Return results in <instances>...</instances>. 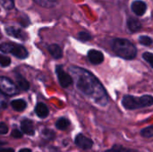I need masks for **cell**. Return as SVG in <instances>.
Instances as JSON below:
<instances>
[{
	"label": "cell",
	"instance_id": "obj_1",
	"mask_svg": "<svg viewBox=\"0 0 153 152\" xmlns=\"http://www.w3.org/2000/svg\"><path fill=\"white\" fill-rule=\"evenodd\" d=\"M69 71L77 89L85 96L100 106H106L108 103V96L106 90L91 72L77 66L70 67Z\"/></svg>",
	"mask_w": 153,
	"mask_h": 152
},
{
	"label": "cell",
	"instance_id": "obj_2",
	"mask_svg": "<svg viewBox=\"0 0 153 152\" xmlns=\"http://www.w3.org/2000/svg\"><path fill=\"white\" fill-rule=\"evenodd\" d=\"M112 49L116 55L126 60L134 59L137 54L135 46L126 39H115L112 41Z\"/></svg>",
	"mask_w": 153,
	"mask_h": 152
},
{
	"label": "cell",
	"instance_id": "obj_3",
	"mask_svg": "<svg viewBox=\"0 0 153 152\" xmlns=\"http://www.w3.org/2000/svg\"><path fill=\"white\" fill-rule=\"evenodd\" d=\"M122 105L128 110H134L142 108H147L153 105V97L151 95H144L140 98L126 95L122 99Z\"/></svg>",
	"mask_w": 153,
	"mask_h": 152
},
{
	"label": "cell",
	"instance_id": "obj_4",
	"mask_svg": "<svg viewBox=\"0 0 153 152\" xmlns=\"http://www.w3.org/2000/svg\"><path fill=\"white\" fill-rule=\"evenodd\" d=\"M0 51H2L3 53L12 54L19 59H25L29 55L27 49L23 46L12 42L2 43L0 45Z\"/></svg>",
	"mask_w": 153,
	"mask_h": 152
},
{
	"label": "cell",
	"instance_id": "obj_5",
	"mask_svg": "<svg viewBox=\"0 0 153 152\" xmlns=\"http://www.w3.org/2000/svg\"><path fill=\"white\" fill-rule=\"evenodd\" d=\"M0 92L5 96H13L19 92L18 87L9 78L0 76Z\"/></svg>",
	"mask_w": 153,
	"mask_h": 152
},
{
	"label": "cell",
	"instance_id": "obj_6",
	"mask_svg": "<svg viewBox=\"0 0 153 152\" xmlns=\"http://www.w3.org/2000/svg\"><path fill=\"white\" fill-rule=\"evenodd\" d=\"M56 73L59 83L63 88H67L73 84L74 81H73L72 76L69 73H67L66 72H65L64 69L62 68V66L57 65L56 67Z\"/></svg>",
	"mask_w": 153,
	"mask_h": 152
},
{
	"label": "cell",
	"instance_id": "obj_7",
	"mask_svg": "<svg viewBox=\"0 0 153 152\" xmlns=\"http://www.w3.org/2000/svg\"><path fill=\"white\" fill-rule=\"evenodd\" d=\"M74 142L79 148H81L82 150H90L93 146V142L90 138L86 137L85 135H83L82 133L78 134L75 137Z\"/></svg>",
	"mask_w": 153,
	"mask_h": 152
},
{
	"label": "cell",
	"instance_id": "obj_8",
	"mask_svg": "<svg viewBox=\"0 0 153 152\" xmlns=\"http://www.w3.org/2000/svg\"><path fill=\"white\" fill-rule=\"evenodd\" d=\"M21 129H22V133H25L27 135L33 136L35 134V128H34L33 122L30 119L24 118L23 120H22Z\"/></svg>",
	"mask_w": 153,
	"mask_h": 152
},
{
	"label": "cell",
	"instance_id": "obj_9",
	"mask_svg": "<svg viewBox=\"0 0 153 152\" xmlns=\"http://www.w3.org/2000/svg\"><path fill=\"white\" fill-rule=\"evenodd\" d=\"M88 58L90 62L93 65H100L104 61V55L102 52L96 50V49H91L88 52Z\"/></svg>",
	"mask_w": 153,
	"mask_h": 152
},
{
	"label": "cell",
	"instance_id": "obj_10",
	"mask_svg": "<svg viewBox=\"0 0 153 152\" xmlns=\"http://www.w3.org/2000/svg\"><path fill=\"white\" fill-rule=\"evenodd\" d=\"M146 9H147V4L145 2H143L142 0H135L132 4L133 12L139 16L143 15L146 12Z\"/></svg>",
	"mask_w": 153,
	"mask_h": 152
},
{
	"label": "cell",
	"instance_id": "obj_11",
	"mask_svg": "<svg viewBox=\"0 0 153 152\" xmlns=\"http://www.w3.org/2000/svg\"><path fill=\"white\" fill-rule=\"evenodd\" d=\"M5 30H6V32H7L8 35L12 36L13 38L22 39V40H26L27 38H28L27 34L24 31H22L20 29L14 28V27H6Z\"/></svg>",
	"mask_w": 153,
	"mask_h": 152
},
{
	"label": "cell",
	"instance_id": "obj_12",
	"mask_svg": "<svg viewBox=\"0 0 153 152\" xmlns=\"http://www.w3.org/2000/svg\"><path fill=\"white\" fill-rule=\"evenodd\" d=\"M15 81L18 87L22 90H28L30 89V83L20 73H15Z\"/></svg>",
	"mask_w": 153,
	"mask_h": 152
},
{
	"label": "cell",
	"instance_id": "obj_13",
	"mask_svg": "<svg viewBox=\"0 0 153 152\" xmlns=\"http://www.w3.org/2000/svg\"><path fill=\"white\" fill-rule=\"evenodd\" d=\"M35 112H36L37 116H38L39 117H40V118H45V117H47V116H48V113H49L48 107H47L45 104H43V103H39V104L36 106V108H35Z\"/></svg>",
	"mask_w": 153,
	"mask_h": 152
},
{
	"label": "cell",
	"instance_id": "obj_14",
	"mask_svg": "<svg viewBox=\"0 0 153 152\" xmlns=\"http://www.w3.org/2000/svg\"><path fill=\"white\" fill-rule=\"evenodd\" d=\"M48 51H49L50 55H51L54 58H56V59H59V58H61L62 56H63V52H62L61 47H60L58 45H56V44H52V45H50V46L48 47Z\"/></svg>",
	"mask_w": 153,
	"mask_h": 152
},
{
	"label": "cell",
	"instance_id": "obj_15",
	"mask_svg": "<svg viewBox=\"0 0 153 152\" xmlns=\"http://www.w3.org/2000/svg\"><path fill=\"white\" fill-rule=\"evenodd\" d=\"M127 26H128L129 30L133 32H136V31L140 30L142 28L141 22L134 18H129L127 20Z\"/></svg>",
	"mask_w": 153,
	"mask_h": 152
},
{
	"label": "cell",
	"instance_id": "obj_16",
	"mask_svg": "<svg viewBox=\"0 0 153 152\" xmlns=\"http://www.w3.org/2000/svg\"><path fill=\"white\" fill-rule=\"evenodd\" d=\"M11 107L18 112L23 111L26 107H27V103L23 100V99H14L11 102Z\"/></svg>",
	"mask_w": 153,
	"mask_h": 152
},
{
	"label": "cell",
	"instance_id": "obj_17",
	"mask_svg": "<svg viewBox=\"0 0 153 152\" xmlns=\"http://www.w3.org/2000/svg\"><path fill=\"white\" fill-rule=\"evenodd\" d=\"M44 8H53L57 4V0H33Z\"/></svg>",
	"mask_w": 153,
	"mask_h": 152
},
{
	"label": "cell",
	"instance_id": "obj_18",
	"mask_svg": "<svg viewBox=\"0 0 153 152\" xmlns=\"http://www.w3.org/2000/svg\"><path fill=\"white\" fill-rule=\"evenodd\" d=\"M56 126L58 130H61V131H65L66 130L69 126H70V121L65 117H61L59 118L56 123Z\"/></svg>",
	"mask_w": 153,
	"mask_h": 152
},
{
	"label": "cell",
	"instance_id": "obj_19",
	"mask_svg": "<svg viewBox=\"0 0 153 152\" xmlns=\"http://www.w3.org/2000/svg\"><path fill=\"white\" fill-rule=\"evenodd\" d=\"M105 152H138L137 151L132 150V149H127L120 145H114L111 149L107 150Z\"/></svg>",
	"mask_w": 153,
	"mask_h": 152
},
{
	"label": "cell",
	"instance_id": "obj_20",
	"mask_svg": "<svg viewBox=\"0 0 153 152\" xmlns=\"http://www.w3.org/2000/svg\"><path fill=\"white\" fill-rule=\"evenodd\" d=\"M140 133L144 138H152V137H153V125H151V126H148V127L143 128L141 131Z\"/></svg>",
	"mask_w": 153,
	"mask_h": 152
},
{
	"label": "cell",
	"instance_id": "obj_21",
	"mask_svg": "<svg viewBox=\"0 0 153 152\" xmlns=\"http://www.w3.org/2000/svg\"><path fill=\"white\" fill-rule=\"evenodd\" d=\"M41 135H42L45 139L52 140V139H54V137H55V133H54L52 130H50V129L45 128V129H43V130L41 131Z\"/></svg>",
	"mask_w": 153,
	"mask_h": 152
},
{
	"label": "cell",
	"instance_id": "obj_22",
	"mask_svg": "<svg viewBox=\"0 0 153 152\" xmlns=\"http://www.w3.org/2000/svg\"><path fill=\"white\" fill-rule=\"evenodd\" d=\"M0 4L6 10H11L14 7V0H0Z\"/></svg>",
	"mask_w": 153,
	"mask_h": 152
},
{
	"label": "cell",
	"instance_id": "obj_23",
	"mask_svg": "<svg viewBox=\"0 0 153 152\" xmlns=\"http://www.w3.org/2000/svg\"><path fill=\"white\" fill-rule=\"evenodd\" d=\"M139 42L143 46H151L152 44L153 40L151 37L148 36H141L139 38Z\"/></svg>",
	"mask_w": 153,
	"mask_h": 152
},
{
	"label": "cell",
	"instance_id": "obj_24",
	"mask_svg": "<svg viewBox=\"0 0 153 152\" xmlns=\"http://www.w3.org/2000/svg\"><path fill=\"white\" fill-rule=\"evenodd\" d=\"M10 64H11V59L6 56L0 54V65L3 67H6L9 66Z\"/></svg>",
	"mask_w": 153,
	"mask_h": 152
},
{
	"label": "cell",
	"instance_id": "obj_25",
	"mask_svg": "<svg viewBox=\"0 0 153 152\" xmlns=\"http://www.w3.org/2000/svg\"><path fill=\"white\" fill-rule=\"evenodd\" d=\"M78 39L82 41H88V40L91 39V36L90 33H88L86 31H81L78 34Z\"/></svg>",
	"mask_w": 153,
	"mask_h": 152
},
{
	"label": "cell",
	"instance_id": "obj_26",
	"mask_svg": "<svg viewBox=\"0 0 153 152\" xmlns=\"http://www.w3.org/2000/svg\"><path fill=\"white\" fill-rule=\"evenodd\" d=\"M143 59H144L147 63H149V64L151 65V66L152 67V69H153V54L152 53L145 52V53H143Z\"/></svg>",
	"mask_w": 153,
	"mask_h": 152
},
{
	"label": "cell",
	"instance_id": "obj_27",
	"mask_svg": "<svg viewBox=\"0 0 153 152\" xmlns=\"http://www.w3.org/2000/svg\"><path fill=\"white\" fill-rule=\"evenodd\" d=\"M7 106V99L5 95H4L2 92H0V110H3Z\"/></svg>",
	"mask_w": 153,
	"mask_h": 152
},
{
	"label": "cell",
	"instance_id": "obj_28",
	"mask_svg": "<svg viewBox=\"0 0 153 152\" xmlns=\"http://www.w3.org/2000/svg\"><path fill=\"white\" fill-rule=\"evenodd\" d=\"M11 136L13 138H15V139H20V138L22 137V133L21 131L17 130V129H14V130H13V132L11 133Z\"/></svg>",
	"mask_w": 153,
	"mask_h": 152
},
{
	"label": "cell",
	"instance_id": "obj_29",
	"mask_svg": "<svg viewBox=\"0 0 153 152\" xmlns=\"http://www.w3.org/2000/svg\"><path fill=\"white\" fill-rule=\"evenodd\" d=\"M8 132V126L4 123H0V134H5Z\"/></svg>",
	"mask_w": 153,
	"mask_h": 152
},
{
	"label": "cell",
	"instance_id": "obj_30",
	"mask_svg": "<svg viewBox=\"0 0 153 152\" xmlns=\"http://www.w3.org/2000/svg\"><path fill=\"white\" fill-rule=\"evenodd\" d=\"M0 152H14V151L11 148H8V149H2L0 150Z\"/></svg>",
	"mask_w": 153,
	"mask_h": 152
},
{
	"label": "cell",
	"instance_id": "obj_31",
	"mask_svg": "<svg viewBox=\"0 0 153 152\" xmlns=\"http://www.w3.org/2000/svg\"><path fill=\"white\" fill-rule=\"evenodd\" d=\"M19 152H31L30 149H22Z\"/></svg>",
	"mask_w": 153,
	"mask_h": 152
},
{
	"label": "cell",
	"instance_id": "obj_32",
	"mask_svg": "<svg viewBox=\"0 0 153 152\" xmlns=\"http://www.w3.org/2000/svg\"><path fill=\"white\" fill-rule=\"evenodd\" d=\"M4 144H5V142H0V147H1V146H3Z\"/></svg>",
	"mask_w": 153,
	"mask_h": 152
},
{
	"label": "cell",
	"instance_id": "obj_33",
	"mask_svg": "<svg viewBox=\"0 0 153 152\" xmlns=\"http://www.w3.org/2000/svg\"><path fill=\"white\" fill-rule=\"evenodd\" d=\"M0 38H1V34H0Z\"/></svg>",
	"mask_w": 153,
	"mask_h": 152
}]
</instances>
